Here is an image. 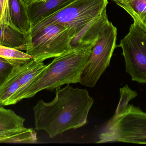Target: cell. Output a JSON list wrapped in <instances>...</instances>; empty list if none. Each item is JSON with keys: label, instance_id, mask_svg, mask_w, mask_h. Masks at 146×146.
I'll return each instance as SVG.
<instances>
[{"label": "cell", "instance_id": "18", "mask_svg": "<svg viewBox=\"0 0 146 146\" xmlns=\"http://www.w3.org/2000/svg\"><path fill=\"white\" fill-rule=\"evenodd\" d=\"M22 1L27 6L32 1V0H22Z\"/></svg>", "mask_w": 146, "mask_h": 146}, {"label": "cell", "instance_id": "6", "mask_svg": "<svg viewBox=\"0 0 146 146\" xmlns=\"http://www.w3.org/2000/svg\"><path fill=\"white\" fill-rule=\"evenodd\" d=\"M117 29L110 22L94 45L92 54L81 75L82 85L93 87L110 65L116 47Z\"/></svg>", "mask_w": 146, "mask_h": 146}, {"label": "cell", "instance_id": "10", "mask_svg": "<svg viewBox=\"0 0 146 146\" xmlns=\"http://www.w3.org/2000/svg\"><path fill=\"white\" fill-rule=\"evenodd\" d=\"M106 9L86 24L73 38L71 42L72 48L78 45H94L100 33L110 23Z\"/></svg>", "mask_w": 146, "mask_h": 146}, {"label": "cell", "instance_id": "14", "mask_svg": "<svg viewBox=\"0 0 146 146\" xmlns=\"http://www.w3.org/2000/svg\"><path fill=\"white\" fill-rule=\"evenodd\" d=\"M115 3L132 17L134 22L146 29V0H117Z\"/></svg>", "mask_w": 146, "mask_h": 146}, {"label": "cell", "instance_id": "2", "mask_svg": "<svg viewBox=\"0 0 146 146\" xmlns=\"http://www.w3.org/2000/svg\"><path fill=\"white\" fill-rule=\"evenodd\" d=\"M93 46L78 45L72 48L70 52L54 57L37 76L12 96L7 106L32 97L42 90L52 91L66 84L80 83Z\"/></svg>", "mask_w": 146, "mask_h": 146}, {"label": "cell", "instance_id": "3", "mask_svg": "<svg viewBox=\"0 0 146 146\" xmlns=\"http://www.w3.org/2000/svg\"><path fill=\"white\" fill-rule=\"evenodd\" d=\"M108 3V0H75L33 25L29 37L50 24L57 23L68 27L74 37L87 23L106 9Z\"/></svg>", "mask_w": 146, "mask_h": 146}, {"label": "cell", "instance_id": "19", "mask_svg": "<svg viewBox=\"0 0 146 146\" xmlns=\"http://www.w3.org/2000/svg\"><path fill=\"white\" fill-rule=\"evenodd\" d=\"M111 1H114V2H115L116 1H117V0H111Z\"/></svg>", "mask_w": 146, "mask_h": 146}, {"label": "cell", "instance_id": "11", "mask_svg": "<svg viewBox=\"0 0 146 146\" xmlns=\"http://www.w3.org/2000/svg\"><path fill=\"white\" fill-rule=\"evenodd\" d=\"M75 0H37L27 6L31 27L68 6Z\"/></svg>", "mask_w": 146, "mask_h": 146}, {"label": "cell", "instance_id": "21", "mask_svg": "<svg viewBox=\"0 0 146 146\" xmlns=\"http://www.w3.org/2000/svg\"><path fill=\"white\" fill-rule=\"evenodd\" d=\"M0 22H1V19H0Z\"/></svg>", "mask_w": 146, "mask_h": 146}, {"label": "cell", "instance_id": "15", "mask_svg": "<svg viewBox=\"0 0 146 146\" xmlns=\"http://www.w3.org/2000/svg\"><path fill=\"white\" fill-rule=\"evenodd\" d=\"M0 57L7 60L15 67L21 66L32 59L31 56L21 51L1 45Z\"/></svg>", "mask_w": 146, "mask_h": 146}, {"label": "cell", "instance_id": "16", "mask_svg": "<svg viewBox=\"0 0 146 146\" xmlns=\"http://www.w3.org/2000/svg\"><path fill=\"white\" fill-rule=\"evenodd\" d=\"M121 97L115 114L112 119H116L123 115L128 108V103L131 99L136 97L138 93L135 91H133L126 85L120 90Z\"/></svg>", "mask_w": 146, "mask_h": 146}, {"label": "cell", "instance_id": "5", "mask_svg": "<svg viewBox=\"0 0 146 146\" xmlns=\"http://www.w3.org/2000/svg\"><path fill=\"white\" fill-rule=\"evenodd\" d=\"M112 141L146 144V112L131 105L123 115L111 119L97 143Z\"/></svg>", "mask_w": 146, "mask_h": 146}, {"label": "cell", "instance_id": "9", "mask_svg": "<svg viewBox=\"0 0 146 146\" xmlns=\"http://www.w3.org/2000/svg\"><path fill=\"white\" fill-rule=\"evenodd\" d=\"M47 66L43 62L31 59L21 66L15 67L0 87V106H7L12 96L37 76Z\"/></svg>", "mask_w": 146, "mask_h": 146}, {"label": "cell", "instance_id": "20", "mask_svg": "<svg viewBox=\"0 0 146 146\" xmlns=\"http://www.w3.org/2000/svg\"><path fill=\"white\" fill-rule=\"evenodd\" d=\"M37 1V0H32V1Z\"/></svg>", "mask_w": 146, "mask_h": 146}, {"label": "cell", "instance_id": "12", "mask_svg": "<svg viewBox=\"0 0 146 146\" xmlns=\"http://www.w3.org/2000/svg\"><path fill=\"white\" fill-rule=\"evenodd\" d=\"M28 38L19 29L9 24L0 22V45L26 51Z\"/></svg>", "mask_w": 146, "mask_h": 146}, {"label": "cell", "instance_id": "8", "mask_svg": "<svg viewBox=\"0 0 146 146\" xmlns=\"http://www.w3.org/2000/svg\"><path fill=\"white\" fill-rule=\"evenodd\" d=\"M25 119L12 110L0 106V143L34 144L37 133L24 126Z\"/></svg>", "mask_w": 146, "mask_h": 146}, {"label": "cell", "instance_id": "4", "mask_svg": "<svg viewBox=\"0 0 146 146\" xmlns=\"http://www.w3.org/2000/svg\"><path fill=\"white\" fill-rule=\"evenodd\" d=\"M73 38L68 27L57 23L50 24L30 35L26 53L36 61L43 62L70 52Z\"/></svg>", "mask_w": 146, "mask_h": 146}, {"label": "cell", "instance_id": "7", "mask_svg": "<svg viewBox=\"0 0 146 146\" xmlns=\"http://www.w3.org/2000/svg\"><path fill=\"white\" fill-rule=\"evenodd\" d=\"M118 46L122 49L126 72L132 80L146 84V29L134 22Z\"/></svg>", "mask_w": 146, "mask_h": 146}, {"label": "cell", "instance_id": "1", "mask_svg": "<svg viewBox=\"0 0 146 146\" xmlns=\"http://www.w3.org/2000/svg\"><path fill=\"white\" fill-rule=\"evenodd\" d=\"M56 90L52 101L46 103L41 99L33 108L35 129L44 130L51 138L86 125L94 104L93 99L85 89L67 84Z\"/></svg>", "mask_w": 146, "mask_h": 146}, {"label": "cell", "instance_id": "13", "mask_svg": "<svg viewBox=\"0 0 146 146\" xmlns=\"http://www.w3.org/2000/svg\"><path fill=\"white\" fill-rule=\"evenodd\" d=\"M8 4L13 25L26 34L29 41L31 25L27 13V6L22 0H8Z\"/></svg>", "mask_w": 146, "mask_h": 146}, {"label": "cell", "instance_id": "17", "mask_svg": "<svg viewBox=\"0 0 146 146\" xmlns=\"http://www.w3.org/2000/svg\"><path fill=\"white\" fill-rule=\"evenodd\" d=\"M15 66L4 58L0 57V87L13 72Z\"/></svg>", "mask_w": 146, "mask_h": 146}]
</instances>
